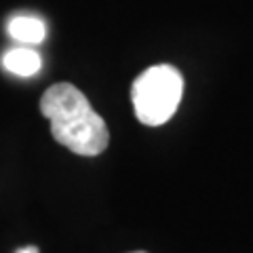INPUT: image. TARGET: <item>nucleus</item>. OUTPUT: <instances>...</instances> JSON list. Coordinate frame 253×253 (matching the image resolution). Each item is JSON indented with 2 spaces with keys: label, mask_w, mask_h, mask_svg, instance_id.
Returning a JSON list of instances; mask_svg holds the SVG:
<instances>
[{
  "label": "nucleus",
  "mask_w": 253,
  "mask_h": 253,
  "mask_svg": "<svg viewBox=\"0 0 253 253\" xmlns=\"http://www.w3.org/2000/svg\"><path fill=\"white\" fill-rule=\"evenodd\" d=\"M9 34L19 42L26 44H38L44 41L46 28L42 19L38 17H30V15H19V17H13L9 23Z\"/></svg>",
  "instance_id": "7ed1b4c3"
},
{
  "label": "nucleus",
  "mask_w": 253,
  "mask_h": 253,
  "mask_svg": "<svg viewBox=\"0 0 253 253\" xmlns=\"http://www.w3.org/2000/svg\"><path fill=\"white\" fill-rule=\"evenodd\" d=\"M181 93H184V76L177 68L169 63L148 68L131 86V99L137 121L148 126L165 125L177 112Z\"/></svg>",
  "instance_id": "f03ea898"
},
{
  "label": "nucleus",
  "mask_w": 253,
  "mask_h": 253,
  "mask_svg": "<svg viewBox=\"0 0 253 253\" xmlns=\"http://www.w3.org/2000/svg\"><path fill=\"white\" fill-rule=\"evenodd\" d=\"M133 253H146V251H133Z\"/></svg>",
  "instance_id": "423d86ee"
},
{
  "label": "nucleus",
  "mask_w": 253,
  "mask_h": 253,
  "mask_svg": "<svg viewBox=\"0 0 253 253\" xmlns=\"http://www.w3.org/2000/svg\"><path fill=\"white\" fill-rule=\"evenodd\" d=\"M41 112L49 118L53 139L78 156H97L110 144L106 121L74 84L49 86L41 97Z\"/></svg>",
  "instance_id": "f257e3e1"
},
{
  "label": "nucleus",
  "mask_w": 253,
  "mask_h": 253,
  "mask_svg": "<svg viewBox=\"0 0 253 253\" xmlns=\"http://www.w3.org/2000/svg\"><path fill=\"white\" fill-rule=\"evenodd\" d=\"M4 68L17 76H34L42 66L41 55L32 49H13L4 55Z\"/></svg>",
  "instance_id": "20e7f679"
},
{
  "label": "nucleus",
  "mask_w": 253,
  "mask_h": 253,
  "mask_svg": "<svg viewBox=\"0 0 253 253\" xmlns=\"http://www.w3.org/2000/svg\"><path fill=\"white\" fill-rule=\"evenodd\" d=\"M15 253H41V251H38V247H23V249H17Z\"/></svg>",
  "instance_id": "39448f33"
}]
</instances>
